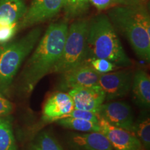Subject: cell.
Here are the masks:
<instances>
[{"label": "cell", "instance_id": "obj_1", "mask_svg": "<svg viewBox=\"0 0 150 150\" xmlns=\"http://www.w3.org/2000/svg\"><path fill=\"white\" fill-rule=\"evenodd\" d=\"M68 25L65 21L52 23L40 38L22 73V91L30 94L39 81L51 73L61 57Z\"/></svg>", "mask_w": 150, "mask_h": 150}, {"label": "cell", "instance_id": "obj_2", "mask_svg": "<svg viewBox=\"0 0 150 150\" xmlns=\"http://www.w3.org/2000/svg\"><path fill=\"white\" fill-rule=\"evenodd\" d=\"M110 21L127 38L136 55L142 61H150V16L143 4L120 5L108 11Z\"/></svg>", "mask_w": 150, "mask_h": 150}, {"label": "cell", "instance_id": "obj_3", "mask_svg": "<svg viewBox=\"0 0 150 150\" xmlns=\"http://www.w3.org/2000/svg\"><path fill=\"white\" fill-rule=\"evenodd\" d=\"M87 42L88 60L104 59L117 67H129L132 63L106 15H98L89 21Z\"/></svg>", "mask_w": 150, "mask_h": 150}, {"label": "cell", "instance_id": "obj_4", "mask_svg": "<svg viewBox=\"0 0 150 150\" xmlns=\"http://www.w3.org/2000/svg\"><path fill=\"white\" fill-rule=\"evenodd\" d=\"M42 33V28H34L20 39L0 47V93H8L22 63L38 42Z\"/></svg>", "mask_w": 150, "mask_h": 150}, {"label": "cell", "instance_id": "obj_5", "mask_svg": "<svg viewBox=\"0 0 150 150\" xmlns=\"http://www.w3.org/2000/svg\"><path fill=\"white\" fill-rule=\"evenodd\" d=\"M88 20L81 19L68 27L63 52L51 73L60 74L88 61Z\"/></svg>", "mask_w": 150, "mask_h": 150}, {"label": "cell", "instance_id": "obj_6", "mask_svg": "<svg viewBox=\"0 0 150 150\" xmlns=\"http://www.w3.org/2000/svg\"><path fill=\"white\" fill-rule=\"evenodd\" d=\"M60 75L57 84L58 90L68 92L75 88L97 85L100 74L94 70L87 61Z\"/></svg>", "mask_w": 150, "mask_h": 150}, {"label": "cell", "instance_id": "obj_7", "mask_svg": "<svg viewBox=\"0 0 150 150\" xmlns=\"http://www.w3.org/2000/svg\"><path fill=\"white\" fill-rule=\"evenodd\" d=\"M132 79L133 73L131 70L110 72L100 74L97 85L102 88L106 100L109 102L128 95L131 89Z\"/></svg>", "mask_w": 150, "mask_h": 150}, {"label": "cell", "instance_id": "obj_8", "mask_svg": "<svg viewBox=\"0 0 150 150\" xmlns=\"http://www.w3.org/2000/svg\"><path fill=\"white\" fill-rule=\"evenodd\" d=\"M64 0H33L18 24V29L32 27L56 16L63 8Z\"/></svg>", "mask_w": 150, "mask_h": 150}, {"label": "cell", "instance_id": "obj_9", "mask_svg": "<svg viewBox=\"0 0 150 150\" xmlns=\"http://www.w3.org/2000/svg\"><path fill=\"white\" fill-rule=\"evenodd\" d=\"M67 93L72 98L74 108L87 110L97 115L106 100L104 92L99 85L75 88Z\"/></svg>", "mask_w": 150, "mask_h": 150}, {"label": "cell", "instance_id": "obj_10", "mask_svg": "<svg viewBox=\"0 0 150 150\" xmlns=\"http://www.w3.org/2000/svg\"><path fill=\"white\" fill-rule=\"evenodd\" d=\"M100 132L106 137L113 150H145L141 142L130 131L115 127L99 117Z\"/></svg>", "mask_w": 150, "mask_h": 150}, {"label": "cell", "instance_id": "obj_11", "mask_svg": "<svg viewBox=\"0 0 150 150\" xmlns=\"http://www.w3.org/2000/svg\"><path fill=\"white\" fill-rule=\"evenodd\" d=\"M107 122L113 126L132 131L134 117L132 108L125 102H108L101 106L98 114Z\"/></svg>", "mask_w": 150, "mask_h": 150}, {"label": "cell", "instance_id": "obj_12", "mask_svg": "<svg viewBox=\"0 0 150 150\" xmlns=\"http://www.w3.org/2000/svg\"><path fill=\"white\" fill-rule=\"evenodd\" d=\"M66 143L70 150H113L101 132L70 133L67 136Z\"/></svg>", "mask_w": 150, "mask_h": 150}, {"label": "cell", "instance_id": "obj_13", "mask_svg": "<svg viewBox=\"0 0 150 150\" xmlns=\"http://www.w3.org/2000/svg\"><path fill=\"white\" fill-rule=\"evenodd\" d=\"M73 108L72 98L68 93L56 92L45 103L42 108V120L46 122L56 121L70 112Z\"/></svg>", "mask_w": 150, "mask_h": 150}, {"label": "cell", "instance_id": "obj_14", "mask_svg": "<svg viewBox=\"0 0 150 150\" xmlns=\"http://www.w3.org/2000/svg\"><path fill=\"white\" fill-rule=\"evenodd\" d=\"M131 91L136 104L140 108L150 107V78L145 71L138 70L133 74Z\"/></svg>", "mask_w": 150, "mask_h": 150}, {"label": "cell", "instance_id": "obj_15", "mask_svg": "<svg viewBox=\"0 0 150 150\" xmlns=\"http://www.w3.org/2000/svg\"><path fill=\"white\" fill-rule=\"evenodd\" d=\"M27 10L23 0H0V22L19 24Z\"/></svg>", "mask_w": 150, "mask_h": 150}, {"label": "cell", "instance_id": "obj_16", "mask_svg": "<svg viewBox=\"0 0 150 150\" xmlns=\"http://www.w3.org/2000/svg\"><path fill=\"white\" fill-rule=\"evenodd\" d=\"M131 132L141 142L145 150L150 149V119L147 112H142L134 122Z\"/></svg>", "mask_w": 150, "mask_h": 150}, {"label": "cell", "instance_id": "obj_17", "mask_svg": "<svg viewBox=\"0 0 150 150\" xmlns=\"http://www.w3.org/2000/svg\"><path fill=\"white\" fill-rule=\"evenodd\" d=\"M56 122L60 126L81 132H100V126L99 123L86 120L65 117L58 120Z\"/></svg>", "mask_w": 150, "mask_h": 150}, {"label": "cell", "instance_id": "obj_18", "mask_svg": "<svg viewBox=\"0 0 150 150\" xmlns=\"http://www.w3.org/2000/svg\"><path fill=\"white\" fill-rule=\"evenodd\" d=\"M0 150H16L10 119L0 117Z\"/></svg>", "mask_w": 150, "mask_h": 150}, {"label": "cell", "instance_id": "obj_19", "mask_svg": "<svg viewBox=\"0 0 150 150\" xmlns=\"http://www.w3.org/2000/svg\"><path fill=\"white\" fill-rule=\"evenodd\" d=\"M90 4V0H64L63 8L67 18H74L85 13Z\"/></svg>", "mask_w": 150, "mask_h": 150}, {"label": "cell", "instance_id": "obj_20", "mask_svg": "<svg viewBox=\"0 0 150 150\" xmlns=\"http://www.w3.org/2000/svg\"><path fill=\"white\" fill-rule=\"evenodd\" d=\"M33 145L37 150H63L53 135L48 131L40 133Z\"/></svg>", "mask_w": 150, "mask_h": 150}, {"label": "cell", "instance_id": "obj_21", "mask_svg": "<svg viewBox=\"0 0 150 150\" xmlns=\"http://www.w3.org/2000/svg\"><path fill=\"white\" fill-rule=\"evenodd\" d=\"M88 61L92 67L99 74L112 72L117 67L112 62L104 59H93Z\"/></svg>", "mask_w": 150, "mask_h": 150}, {"label": "cell", "instance_id": "obj_22", "mask_svg": "<svg viewBox=\"0 0 150 150\" xmlns=\"http://www.w3.org/2000/svg\"><path fill=\"white\" fill-rule=\"evenodd\" d=\"M18 30V24H5L0 22V43L10 41Z\"/></svg>", "mask_w": 150, "mask_h": 150}, {"label": "cell", "instance_id": "obj_23", "mask_svg": "<svg viewBox=\"0 0 150 150\" xmlns=\"http://www.w3.org/2000/svg\"><path fill=\"white\" fill-rule=\"evenodd\" d=\"M65 117L79 118V119H83L86 120L93 122L99 123V117L96 114L93 113L92 112L87 111V110H82L76 109V108H74L70 112H68L66 115H63L60 119Z\"/></svg>", "mask_w": 150, "mask_h": 150}, {"label": "cell", "instance_id": "obj_24", "mask_svg": "<svg viewBox=\"0 0 150 150\" xmlns=\"http://www.w3.org/2000/svg\"><path fill=\"white\" fill-rule=\"evenodd\" d=\"M12 103L0 93V117H5L10 114L13 110Z\"/></svg>", "mask_w": 150, "mask_h": 150}, {"label": "cell", "instance_id": "obj_25", "mask_svg": "<svg viewBox=\"0 0 150 150\" xmlns=\"http://www.w3.org/2000/svg\"><path fill=\"white\" fill-rule=\"evenodd\" d=\"M90 2L99 10L106 9L115 5V0H90Z\"/></svg>", "mask_w": 150, "mask_h": 150}, {"label": "cell", "instance_id": "obj_26", "mask_svg": "<svg viewBox=\"0 0 150 150\" xmlns=\"http://www.w3.org/2000/svg\"><path fill=\"white\" fill-rule=\"evenodd\" d=\"M115 4L122 6L137 5L136 0H115Z\"/></svg>", "mask_w": 150, "mask_h": 150}, {"label": "cell", "instance_id": "obj_27", "mask_svg": "<svg viewBox=\"0 0 150 150\" xmlns=\"http://www.w3.org/2000/svg\"><path fill=\"white\" fill-rule=\"evenodd\" d=\"M136 1L137 4H143L144 2H145V1H147V0H136Z\"/></svg>", "mask_w": 150, "mask_h": 150}, {"label": "cell", "instance_id": "obj_28", "mask_svg": "<svg viewBox=\"0 0 150 150\" xmlns=\"http://www.w3.org/2000/svg\"><path fill=\"white\" fill-rule=\"evenodd\" d=\"M30 150H37V149H35L34 145H32V146H31V149H30Z\"/></svg>", "mask_w": 150, "mask_h": 150}]
</instances>
